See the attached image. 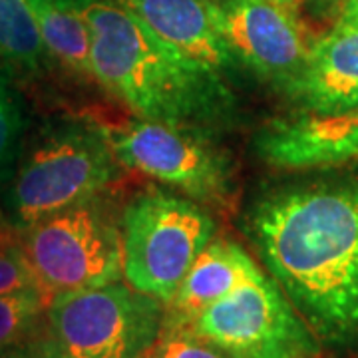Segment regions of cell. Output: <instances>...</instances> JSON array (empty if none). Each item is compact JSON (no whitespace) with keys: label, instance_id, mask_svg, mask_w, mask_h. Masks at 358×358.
Instances as JSON below:
<instances>
[{"label":"cell","instance_id":"9","mask_svg":"<svg viewBox=\"0 0 358 358\" xmlns=\"http://www.w3.org/2000/svg\"><path fill=\"white\" fill-rule=\"evenodd\" d=\"M209 8L233 58L291 92L310 50L293 8L271 0H209Z\"/></svg>","mask_w":358,"mask_h":358},{"label":"cell","instance_id":"22","mask_svg":"<svg viewBox=\"0 0 358 358\" xmlns=\"http://www.w3.org/2000/svg\"><path fill=\"white\" fill-rule=\"evenodd\" d=\"M271 2L281 4V6H287V8H293V10H296V4H299V0H271Z\"/></svg>","mask_w":358,"mask_h":358},{"label":"cell","instance_id":"18","mask_svg":"<svg viewBox=\"0 0 358 358\" xmlns=\"http://www.w3.org/2000/svg\"><path fill=\"white\" fill-rule=\"evenodd\" d=\"M40 289L32 268L26 261L20 239L0 231V294ZM42 291V289H40Z\"/></svg>","mask_w":358,"mask_h":358},{"label":"cell","instance_id":"5","mask_svg":"<svg viewBox=\"0 0 358 358\" xmlns=\"http://www.w3.org/2000/svg\"><path fill=\"white\" fill-rule=\"evenodd\" d=\"M42 293L54 294L122 281V229L94 199L40 219L20 235Z\"/></svg>","mask_w":358,"mask_h":358},{"label":"cell","instance_id":"11","mask_svg":"<svg viewBox=\"0 0 358 358\" xmlns=\"http://www.w3.org/2000/svg\"><path fill=\"white\" fill-rule=\"evenodd\" d=\"M185 60L223 78L237 60L215 30L209 0H114Z\"/></svg>","mask_w":358,"mask_h":358},{"label":"cell","instance_id":"14","mask_svg":"<svg viewBox=\"0 0 358 358\" xmlns=\"http://www.w3.org/2000/svg\"><path fill=\"white\" fill-rule=\"evenodd\" d=\"M28 4L46 50L74 74L94 78L90 32L76 10L64 0H28Z\"/></svg>","mask_w":358,"mask_h":358},{"label":"cell","instance_id":"2","mask_svg":"<svg viewBox=\"0 0 358 358\" xmlns=\"http://www.w3.org/2000/svg\"><path fill=\"white\" fill-rule=\"evenodd\" d=\"M90 32L92 74L143 120L176 128L217 122L231 106L223 78L195 66L114 0H64Z\"/></svg>","mask_w":358,"mask_h":358},{"label":"cell","instance_id":"16","mask_svg":"<svg viewBox=\"0 0 358 358\" xmlns=\"http://www.w3.org/2000/svg\"><path fill=\"white\" fill-rule=\"evenodd\" d=\"M50 299L40 289L0 294V345L20 343L44 329Z\"/></svg>","mask_w":358,"mask_h":358},{"label":"cell","instance_id":"19","mask_svg":"<svg viewBox=\"0 0 358 358\" xmlns=\"http://www.w3.org/2000/svg\"><path fill=\"white\" fill-rule=\"evenodd\" d=\"M20 134H22L20 108L4 90L0 94V173L13 162Z\"/></svg>","mask_w":358,"mask_h":358},{"label":"cell","instance_id":"21","mask_svg":"<svg viewBox=\"0 0 358 358\" xmlns=\"http://www.w3.org/2000/svg\"><path fill=\"white\" fill-rule=\"evenodd\" d=\"M336 24L355 26V28H358V0H345L343 2Z\"/></svg>","mask_w":358,"mask_h":358},{"label":"cell","instance_id":"10","mask_svg":"<svg viewBox=\"0 0 358 358\" xmlns=\"http://www.w3.org/2000/svg\"><path fill=\"white\" fill-rule=\"evenodd\" d=\"M268 166L322 169L358 159V106L338 114H307L273 122L255 141Z\"/></svg>","mask_w":358,"mask_h":358},{"label":"cell","instance_id":"15","mask_svg":"<svg viewBox=\"0 0 358 358\" xmlns=\"http://www.w3.org/2000/svg\"><path fill=\"white\" fill-rule=\"evenodd\" d=\"M46 46L28 0H0V60L38 68Z\"/></svg>","mask_w":358,"mask_h":358},{"label":"cell","instance_id":"1","mask_svg":"<svg viewBox=\"0 0 358 358\" xmlns=\"http://www.w3.org/2000/svg\"><path fill=\"white\" fill-rule=\"evenodd\" d=\"M245 233L324 352L358 358V178L265 193Z\"/></svg>","mask_w":358,"mask_h":358},{"label":"cell","instance_id":"12","mask_svg":"<svg viewBox=\"0 0 358 358\" xmlns=\"http://www.w3.org/2000/svg\"><path fill=\"white\" fill-rule=\"evenodd\" d=\"M289 94L308 114H338L358 106V28L334 24L313 42Z\"/></svg>","mask_w":358,"mask_h":358},{"label":"cell","instance_id":"13","mask_svg":"<svg viewBox=\"0 0 358 358\" xmlns=\"http://www.w3.org/2000/svg\"><path fill=\"white\" fill-rule=\"evenodd\" d=\"M263 273L253 255L231 239L213 237L166 305V322L185 324Z\"/></svg>","mask_w":358,"mask_h":358},{"label":"cell","instance_id":"3","mask_svg":"<svg viewBox=\"0 0 358 358\" xmlns=\"http://www.w3.org/2000/svg\"><path fill=\"white\" fill-rule=\"evenodd\" d=\"M166 305L126 282L54 294L46 307V358H145L159 338Z\"/></svg>","mask_w":358,"mask_h":358},{"label":"cell","instance_id":"20","mask_svg":"<svg viewBox=\"0 0 358 358\" xmlns=\"http://www.w3.org/2000/svg\"><path fill=\"white\" fill-rule=\"evenodd\" d=\"M0 358H46L42 346V331L20 343L0 345Z\"/></svg>","mask_w":358,"mask_h":358},{"label":"cell","instance_id":"17","mask_svg":"<svg viewBox=\"0 0 358 358\" xmlns=\"http://www.w3.org/2000/svg\"><path fill=\"white\" fill-rule=\"evenodd\" d=\"M145 358H229L183 324L164 320V329Z\"/></svg>","mask_w":358,"mask_h":358},{"label":"cell","instance_id":"8","mask_svg":"<svg viewBox=\"0 0 358 358\" xmlns=\"http://www.w3.org/2000/svg\"><path fill=\"white\" fill-rule=\"evenodd\" d=\"M106 134L122 166L167 183L201 203H229V162L189 129L140 117Z\"/></svg>","mask_w":358,"mask_h":358},{"label":"cell","instance_id":"4","mask_svg":"<svg viewBox=\"0 0 358 358\" xmlns=\"http://www.w3.org/2000/svg\"><path fill=\"white\" fill-rule=\"evenodd\" d=\"M215 231L213 217L193 199L164 189L140 193L122 217L126 281L167 305Z\"/></svg>","mask_w":358,"mask_h":358},{"label":"cell","instance_id":"6","mask_svg":"<svg viewBox=\"0 0 358 358\" xmlns=\"http://www.w3.org/2000/svg\"><path fill=\"white\" fill-rule=\"evenodd\" d=\"M108 134L68 124L48 134L18 169L10 207L20 229L66 207L94 199L120 173Z\"/></svg>","mask_w":358,"mask_h":358},{"label":"cell","instance_id":"23","mask_svg":"<svg viewBox=\"0 0 358 358\" xmlns=\"http://www.w3.org/2000/svg\"><path fill=\"white\" fill-rule=\"evenodd\" d=\"M4 92V84H2V80H0V94Z\"/></svg>","mask_w":358,"mask_h":358},{"label":"cell","instance_id":"7","mask_svg":"<svg viewBox=\"0 0 358 358\" xmlns=\"http://www.w3.org/2000/svg\"><path fill=\"white\" fill-rule=\"evenodd\" d=\"M183 327L229 358H331L265 271Z\"/></svg>","mask_w":358,"mask_h":358}]
</instances>
